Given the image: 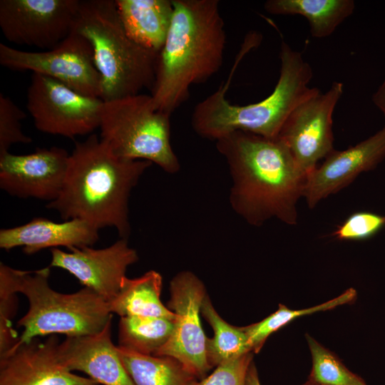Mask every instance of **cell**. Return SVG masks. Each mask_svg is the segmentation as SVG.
Here are the masks:
<instances>
[{
	"instance_id": "6da1fadb",
	"label": "cell",
	"mask_w": 385,
	"mask_h": 385,
	"mask_svg": "<svg viewBox=\"0 0 385 385\" xmlns=\"http://www.w3.org/2000/svg\"><path fill=\"white\" fill-rule=\"evenodd\" d=\"M215 141L232 177V210L253 226L273 217L297 225V205L304 195L307 175L284 143L242 130Z\"/></svg>"
},
{
	"instance_id": "7a4b0ae2",
	"label": "cell",
	"mask_w": 385,
	"mask_h": 385,
	"mask_svg": "<svg viewBox=\"0 0 385 385\" xmlns=\"http://www.w3.org/2000/svg\"><path fill=\"white\" fill-rule=\"evenodd\" d=\"M152 164L120 158L91 134L86 140L76 143L61 191L46 207L66 220H83L98 230L114 227L120 238L128 239L130 195Z\"/></svg>"
},
{
	"instance_id": "3957f363",
	"label": "cell",
	"mask_w": 385,
	"mask_h": 385,
	"mask_svg": "<svg viewBox=\"0 0 385 385\" xmlns=\"http://www.w3.org/2000/svg\"><path fill=\"white\" fill-rule=\"evenodd\" d=\"M172 1V21L150 94L155 109L169 115L188 100L192 86L220 69L227 39L219 1Z\"/></svg>"
},
{
	"instance_id": "277c9868",
	"label": "cell",
	"mask_w": 385,
	"mask_h": 385,
	"mask_svg": "<svg viewBox=\"0 0 385 385\" xmlns=\"http://www.w3.org/2000/svg\"><path fill=\"white\" fill-rule=\"evenodd\" d=\"M281 68L274 91L265 99L248 105H235L226 98L231 76L195 107L191 124L202 138L217 140L236 130L276 138L290 113L302 102L320 92L310 88L313 77L302 54L285 42L280 49Z\"/></svg>"
},
{
	"instance_id": "5b68a950",
	"label": "cell",
	"mask_w": 385,
	"mask_h": 385,
	"mask_svg": "<svg viewBox=\"0 0 385 385\" xmlns=\"http://www.w3.org/2000/svg\"><path fill=\"white\" fill-rule=\"evenodd\" d=\"M91 43L103 101L152 88L158 54L126 34L115 0H79L73 30Z\"/></svg>"
},
{
	"instance_id": "8992f818",
	"label": "cell",
	"mask_w": 385,
	"mask_h": 385,
	"mask_svg": "<svg viewBox=\"0 0 385 385\" xmlns=\"http://www.w3.org/2000/svg\"><path fill=\"white\" fill-rule=\"evenodd\" d=\"M50 268L32 272L14 269L16 292L23 294L29 304L17 322L24 330L16 344L55 334L66 337L93 335L112 321L108 303L91 289L83 287L72 294L53 290L48 283Z\"/></svg>"
},
{
	"instance_id": "52a82bcc",
	"label": "cell",
	"mask_w": 385,
	"mask_h": 385,
	"mask_svg": "<svg viewBox=\"0 0 385 385\" xmlns=\"http://www.w3.org/2000/svg\"><path fill=\"white\" fill-rule=\"evenodd\" d=\"M170 118L155 109L150 95L103 101L100 138L120 158L147 160L175 173L180 164L170 143Z\"/></svg>"
},
{
	"instance_id": "ba28073f",
	"label": "cell",
	"mask_w": 385,
	"mask_h": 385,
	"mask_svg": "<svg viewBox=\"0 0 385 385\" xmlns=\"http://www.w3.org/2000/svg\"><path fill=\"white\" fill-rule=\"evenodd\" d=\"M0 63L14 71H31L56 79L84 96L100 98L101 76L89 41L72 31L54 48L26 51L0 43Z\"/></svg>"
},
{
	"instance_id": "9c48e42d",
	"label": "cell",
	"mask_w": 385,
	"mask_h": 385,
	"mask_svg": "<svg viewBox=\"0 0 385 385\" xmlns=\"http://www.w3.org/2000/svg\"><path fill=\"white\" fill-rule=\"evenodd\" d=\"M103 102L38 73H32L27 90L26 108L36 129L70 138L99 128Z\"/></svg>"
},
{
	"instance_id": "30bf717a",
	"label": "cell",
	"mask_w": 385,
	"mask_h": 385,
	"mask_svg": "<svg viewBox=\"0 0 385 385\" xmlns=\"http://www.w3.org/2000/svg\"><path fill=\"white\" fill-rule=\"evenodd\" d=\"M168 308L175 314L174 328L166 344L155 356L179 361L197 379L211 369L207 359L206 339L200 314L206 296L205 286L193 273H178L170 282Z\"/></svg>"
},
{
	"instance_id": "8fae6325",
	"label": "cell",
	"mask_w": 385,
	"mask_h": 385,
	"mask_svg": "<svg viewBox=\"0 0 385 385\" xmlns=\"http://www.w3.org/2000/svg\"><path fill=\"white\" fill-rule=\"evenodd\" d=\"M79 0H1L0 29L9 42L49 50L73 30Z\"/></svg>"
},
{
	"instance_id": "7c38bea8",
	"label": "cell",
	"mask_w": 385,
	"mask_h": 385,
	"mask_svg": "<svg viewBox=\"0 0 385 385\" xmlns=\"http://www.w3.org/2000/svg\"><path fill=\"white\" fill-rule=\"evenodd\" d=\"M343 89L342 83L334 82L326 93L319 92L300 103L278 135L307 175L334 150L332 115Z\"/></svg>"
},
{
	"instance_id": "4fadbf2b",
	"label": "cell",
	"mask_w": 385,
	"mask_h": 385,
	"mask_svg": "<svg viewBox=\"0 0 385 385\" xmlns=\"http://www.w3.org/2000/svg\"><path fill=\"white\" fill-rule=\"evenodd\" d=\"M69 155L56 146L26 155L0 154V188L19 198L53 201L61 191Z\"/></svg>"
},
{
	"instance_id": "5bb4252c",
	"label": "cell",
	"mask_w": 385,
	"mask_h": 385,
	"mask_svg": "<svg viewBox=\"0 0 385 385\" xmlns=\"http://www.w3.org/2000/svg\"><path fill=\"white\" fill-rule=\"evenodd\" d=\"M51 254L50 267L66 270L108 303L118 293L128 267L138 260L136 251L129 247L125 238L105 248L86 247L70 252L53 248Z\"/></svg>"
},
{
	"instance_id": "9a60e30c",
	"label": "cell",
	"mask_w": 385,
	"mask_h": 385,
	"mask_svg": "<svg viewBox=\"0 0 385 385\" xmlns=\"http://www.w3.org/2000/svg\"><path fill=\"white\" fill-rule=\"evenodd\" d=\"M54 335L16 344L0 356V385H99L64 365Z\"/></svg>"
},
{
	"instance_id": "2e32d148",
	"label": "cell",
	"mask_w": 385,
	"mask_h": 385,
	"mask_svg": "<svg viewBox=\"0 0 385 385\" xmlns=\"http://www.w3.org/2000/svg\"><path fill=\"white\" fill-rule=\"evenodd\" d=\"M385 159V125L376 133L344 150H334L307 175L303 197L309 208L352 183Z\"/></svg>"
},
{
	"instance_id": "e0dca14e",
	"label": "cell",
	"mask_w": 385,
	"mask_h": 385,
	"mask_svg": "<svg viewBox=\"0 0 385 385\" xmlns=\"http://www.w3.org/2000/svg\"><path fill=\"white\" fill-rule=\"evenodd\" d=\"M112 321L96 334L66 337L59 344L61 359L71 371H78L101 385H135L111 339Z\"/></svg>"
},
{
	"instance_id": "ac0fdd59",
	"label": "cell",
	"mask_w": 385,
	"mask_h": 385,
	"mask_svg": "<svg viewBox=\"0 0 385 385\" xmlns=\"http://www.w3.org/2000/svg\"><path fill=\"white\" fill-rule=\"evenodd\" d=\"M98 229L89 222L71 219L56 222L35 217L26 224L0 230V247L9 251L22 247L26 255L46 248L65 247L68 250L91 247L98 240Z\"/></svg>"
},
{
	"instance_id": "d6986e66",
	"label": "cell",
	"mask_w": 385,
	"mask_h": 385,
	"mask_svg": "<svg viewBox=\"0 0 385 385\" xmlns=\"http://www.w3.org/2000/svg\"><path fill=\"white\" fill-rule=\"evenodd\" d=\"M124 29L139 46L159 53L173 14L172 0H115Z\"/></svg>"
},
{
	"instance_id": "ffe728a7",
	"label": "cell",
	"mask_w": 385,
	"mask_h": 385,
	"mask_svg": "<svg viewBox=\"0 0 385 385\" xmlns=\"http://www.w3.org/2000/svg\"><path fill=\"white\" fill-rule=\"evenodd\" d=\"M162 284V276L154 270L134 279L125 277L118 293L108 302L111 312L120 317L143 316L175 319V314L160 300Z\"/></svg>"
},
{
	"instance_id": "44dd1931",
	"label": "cell",
	"mask_w": 385,
	"mask_h": 385,
	"mask_svg": "<svg viewBox=\"0 0 385 385\" xmlns=\"http://www.w3.org/2000/svg\"><path fill=\"white\" fill-rule=\"evenodd\" d=\"M264 7L275 15H301L309 21L313 37L331 35L355 8L353 0H268Z\"/></svg>"
},
{
	"instance_id": "7402d4cb",
	"label": "cell",
	"mask_w": 385,
	"mask_h": 385,
	"mask_svg": "<svg viewBox=\"0 0 385 385\" xmlns=\"http://www.w3.org/2000/svg\"><path fill=\"white\" fill-rule=\"evenodd\" d=\"M117 351L135 385H191L197 380L175 358L142 354L119 346Z\"/></svg>"
},
{
	"instance_id": "603a6c76",
	"label": "cell",
	"mask_w": 385,
	"mask_h": 385,
	"mask_svg": "<svg viewBox=\"0 0 385 385\" xmlns=\"http://www.w3.org/2000/svg\"><path fill=\"white\" fill-rule=\"evenodd\" d=\"M174 322L175 319L163 317H121L118 346L139 354L155 356L170 339Z\"/></svg>"
},
{
	"instance_id": "cb8c5ba5",
	"label": "cell",
	"mask_w": 385,
	"mask_h": 385,
	"mask_svg": "<svg viewBox=\"0 0 385 385\" xmlns=\"http://www.w3.org/2000/svg\"><path fill=\"white\" fill-rule=\"evenodd\" d=\"M201 314L213 329V337L206 339V355L211 368L230 359L252 352L246 334L242 327L225 322L217 312L206 294Z\"/></svg>"
},
{
	"instance_id": "d4e9b609",
	"label": "cell",
	"mask_w": 385,
	"mask_h": 385,
	"mask_svg": "<svg viewBox=\"0 0 385 385\" xmlns=\"http://www.w3.org/2000/svg\"><path fill=\"white\" fill-rule=\"evenodd\" d=\"M356 298V289L351 287L337 297L305 309H292L284 304H279L278 309L264 319L242 328L247 337L250 351L257 354L270 334L295 319L319 312L331 310L344 304H352Z\"/></svg>"
},
{
	"instance_id": "484cf974",
	"label": "cell",
	"mask_w": 385,
	"mask_h": 385,
	"mask_svg": "<svg viewBox=\"0 0 385 385\" xmlns=\"http://www.w3.org/2000/svg\"><path fill=\"white\" fill-rule=\"evenodd\" d=\"M305 338L312 359L308 381L319 385H368L315 338L309 334H305Z\"/></svg>"
},
{
	"instance_id": "4316f807",
	"label": "cell",
	"mask_w": 385,
	"mask_h": 385,
	"mask_svg": "<svg viewBox=\"0 0 385 385\" xmlns=\"http://www.w3.org/2000/svg\"><path fill=\"white\" fill-rule=\"evenodd\" d=\"M14 269L0 263V356L8 352L19 337L12 327L11 319L16 308Z\"/></svg>"
},
{
	"instance_id": "83f0119b",
	"label": "cell",
	"mask_w": 385,
	"mask_h": 385,
	"mask_svg": "<svg viewBox=\"0 0 385 385\" xmlns=\"http://www.w3.org/2000/svg\"><path fill=\"white\" fill-rule=\"evenodd\" d=\"M24 112L9 98L0 94V154L9 152L15 143H29L32 139L24 134L21 120Z\"/></svg>"
},
{
	"instance_id": "f1b7e54d",
	"label": "cell",
	"mask_w": 385,
	"mask_h": 385,
	"mask_svg": "<svg viewBox=\"0 0 385 385\" xmlns=\"http://www.w3.org/2000/svg\"><path fill=\"white\" fill-rule=\"evenodd\" d=\"M384 226L385 215L357 212L339 225L332 236L339 240H364L375 235Z\"/></svg>"
},
{
	"instance_id": "f546056e",
	"label": "cell",
	"mask_w": 385,
	"mask_h": 385,
	"mask_svg": "<svg viewBox=\"0 0 385 385\" xmlns=\"http://www.w3.org/2000/svg\"><path fill=\"white\" fill-rule=\"evenodd\" d=\"M253 353L225 361L215 367L208 376L197 379L191 385H246V377Z\"/></svg>"
},
{
	"instance_id": "4dcf8cb0",
	"label": "cell",
	"mask_w": 385,
	"mask_h": 385,
	"mask_svg": "<svg viewBox=\"0 0 385 385\" xmlns=\"http://www.w3.org/2000/svg\"><path fill=\"white\" fill-rule=\"evenodd\" d=\"M372 101L385 117V78L376 91L374 93Z\"/></svg>"
},
{
	"instance_id": "1f68e13d",
	"label": "cell",
	"mask_w": 385,
	"mask_h": 385,
	"mask_svg": "<svg viewBox=\"0 0 385 385\" xmlns=\"http://www.w3.org/2000/svg\"><path fill=\"white\" fill-rule=\"evenodd\" d=\"M246 385H262L254 361L251 363L249 367L246 377Z\"/></svg>"
},
{
	"instance_id": "d6a6232c",
	"label": "cell",
	"mask_w": 385,
	"mask_h": 385,
	"mask_svg": "<svg viewBox=\"0 0 385 385\" xmlns=\"http://www.w3.org/2000/svg\"><path fill=\"white\" fill-rule=\"evenodd\" d=\"M301 385H319V384H313V383H311V382L307 381L306 382H304V384H302Z\"/></svg>"
}]
</instances>
